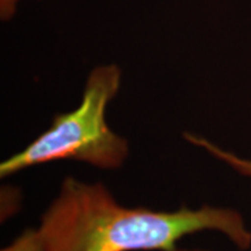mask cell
Wrapping results in <instances>:
<instances>
[{
	"label": "cell",
	"mask_w": 251,
	"mask_h": 251,
	"mask_svg": "<svg viewBox=\"0 0 251 251\" xmlns=\"http://www.w3.org/2000/svg\"><path fill=\"white\" fill-rule=\"evenodd\" d=\"M202 230L220 231L241 250L251 247V231L235 209L126 207L103 184L70 176L40 225L26 229L1 251H176L178 241Z\"/></svg>",
	"instance_id": "1"
},
{
	"label": "cell",
	"mask_w": 251,
	"mask_h": 251,
	"mask_svg": "<svg viewBox=\"0 0 251 251\" xmlns=\"http://www.w3.org/2000/svg\"><path fill=\"white\" fill-rule=\"evenodd\" d=\"M117 65L96 68L87 78L83 98L74 111L55 115L49 128L0 164V178L31 166L56 161H76L101 170H118L129 155V143L113 131L106 109L120 89Z\"/></svg>",
	"instance_id": "2"
},
{
	"label": "cell",
	"mask_w": 251,
	"mask_h": 251,
	"mask_svg": "<svg viewBox=\"0 0 251 251\" xmlns=\"http://www.w3.org/2000/svg\"><path fill=\"white\" fill-rule=\"evenodd\" d=\"M183 136L187 142L192 143L194 146L199 147V148L205 149L207 152L211 153L215 158H218L220 161L225 162L226 164L231 166L238 174L251 178V159L241 158V157L236 156L235 153L226 151V150L219 148L213 142H209L208 140L203 139L201 136H198V135H194L192 133H184Z\"/></svg>",
	"instance_id": "3"
},
{
	"label": "cell",
	"mask_w": 251,
	"mask_h": 251,
	"mask_svg": "<svg viewBox=\"0 0 251 251\" xmlns=\"http://www.w3.org/2000/svg\"><path fill=\"white\" fill-rule=\"evenodd\" d=\"M18 1L19 0H0V13L2 20H7L14 14Z\"/></svg>",
	"instance_id": "4"
},
{
	"label": "cell",
	"mask_w": 251,
	"mask_h": 251,
	"mask_svg": "<svg viewBox=\"0 0 251 251\" xmlns=\"http://www.w3.org/2000/svg\"><path fill=\"white\" fill-rule=\"evenodd\" d=\"M176 251H205V250H176Z\"/></svg>",
	"instance_id": "5"
}]
</instances>
